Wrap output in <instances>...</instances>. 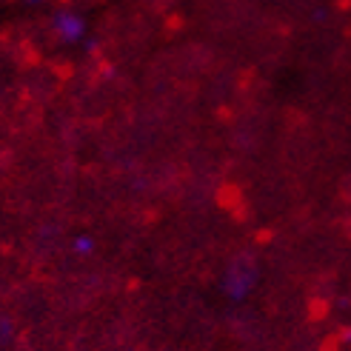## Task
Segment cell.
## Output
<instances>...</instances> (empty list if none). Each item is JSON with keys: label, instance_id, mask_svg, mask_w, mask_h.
Listing matches in <instances>:
<instances>
[{"label": "cell", "instance_id": "7a4b0ae2", "mask_svg": "<svg viewBox=\"0 0 351 351\" xmlns=\"http://www.w3.org/2000/svg\"><path fill=\"white\" fill-rule=\"evenodd\" d=\"M77 249H80V252H89L92 243H89V240H77Z\"/></svg>", "mask_w": 351, "mask_h": 351}, {"label": "cell", "instance_id": "6da1fadb", "mask_svg": "<svg viewBox=\"0 0 351 351\" xmlns=\"http://www.w3.org/2000/svg\"><path fill=\"white\" fill-rule=\"evenodd\" d=\"M51 29L63 43H80L86 38V21L77 12H58L51 17Z\"/></svg>", "mask_w": 351, "mask_h": 351}]
</instances>
